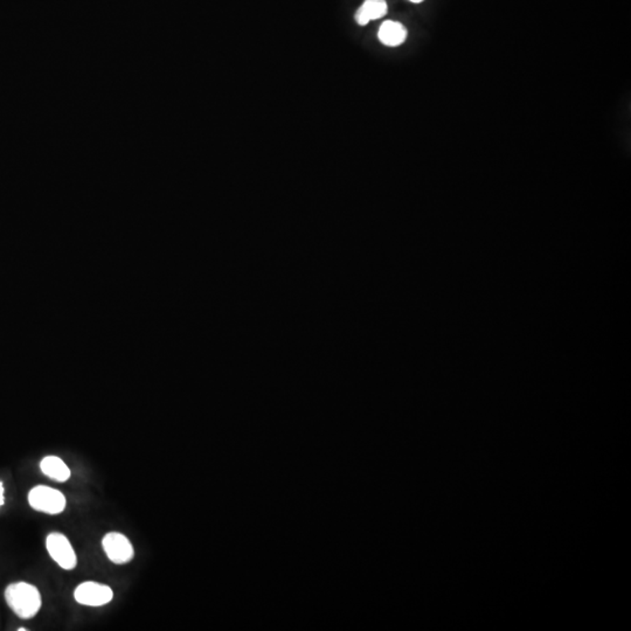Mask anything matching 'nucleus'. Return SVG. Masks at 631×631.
<instances>
[{"label": "nucleus", "instance_id": "1", "mask_svg": "<svg viewBox=\"0 0 631 631\" xmlns=\"http://www.w3.org/2000/svg\"><path fill=\"white\" fill-rule=\"evenodd\" d=\"M5 599L14 614L24 620L34 618L41 608L40 592L29 583H12L5 590Z\"/></svg>", "mask_w": 631, "mask_h": 631}, {"label": "nucleus", "instance_id": "2", "mask_svg": "<svg viewBox=\"0 0 631 631\" xmlns=\"http://www.w3.org/2000/svg\"><path fill=\"white\" fill-rule=\"evenodd\" d=\"M28 502L32 509L47 514H59L66 507V498L62 492L45 485H38L32 489L28 495Z\"/></svg>", "mask_w": 631, "mask_h": 631}, {"label": "nucleus", "instance_id": "3", "mask_svg": "<svg viewBox=\"0 0 631 631\" xmlns=\"http://www.w3.org/2000/svg\"><path fill=\"white\" fill-rule=\"evenodd\" d=\"M46 547L51 558L66 571H72L77 567V558L73 546L66 536L59 532L49 534L46 540Z\"/></svg>", "mask_w": 631, "mask_h": 631}, {"label": "nucleus", "instance_id": "4", "mask_svg": "<svg viewBox=\"0 0 631 631\" xmlns=\"http://www.w3.org/2000/svg\"><path fill=\"white\" fill-rule=\"evenodd\" d=\"M102 546L109 560L117 565L128 564L135 555V550L129 539L119 532L105 534L102 540Z\"/></svg>", "mask_w": 631, "mask_h": 631}, {"label": "nucleus", "instance_id": "5", "mask_svg": "<svg viewBox=\"0 0 631 631\" xmlns=\"http://www.w3.org/2000/svg\"><path fill=\"white\" fill-rule=\"evenodd\" d=\"M74 597L77 604L89 606V607H101L108 604L114 597L112 588L102 583H81L74 593Z\"/></svg>", "mask_w": 631, "mask_h": 631}, {"label": "nucleus", "instance_id": "6", "mask_svg": "<svg viewBox=\"0 0 631 631\" xmlns=\"http://www.w3.org/2000/svg\"><path fill=\"white\" fill-rule=\"evenodd\" d=\"M407 35H409V32L404 25L391 20L385 21L379 28V33H378L379 40L388 47H397V46L402 45L407 39Z\"/></svg>", "mask_w": 631, "mask_h": 631}, {"label": "nucleus", "instance_id": "7", "mask_svg": "<svg viewBox=\"0 0 631 631\" xmlns=\"http://www.w3.org/2000/svg\"><path fill=\"white\" fill-rule=\"evenodd\" d=\"M386 0H365L363 5L357 10L356 21L360 26H366L371 20H377L387 13Z\"/></svg>", "mask_w": 631, "mask_h": 631}, {"label": "nucleus", "instance_id": "8", "mask_svg": "<svg viewBox=\"0 0 631 631\" xmlns=\"http://www.w3.org/2000/svg\"><path fill=\"white\" fill-rule=\"evenodd\" d=\"M42 474L52 478L56 481H66L69 479L70 470L67 464L61 458L56 456H47L40 463Z\"/></svg>", "mask_w": 631, "mask_h": 631}, {"label": "nucleus", "instance_id": "9", "mask_svg": "<svg viewBox=\"0 0 631 631\" xmlns=\"http://www.w3.org/2000/svg\"><path fill=\"white\" fill-rule=\"evenodd\" d=\"M0 497H4V485L1 481H0Z\"/></svg>", "mask_w": 631, "mask_h": 631}, {"label": "nucleus", "instance_id": "10", "mask_svg": "<svg viewBox=\"0 0 631 631\" xmlns=\"http://www.w3.org/2000/svg\"><path fill=\"white\" fill-rule=\"evenodd\" d=\"M409 1H412V3H414V4H420V3H422V1H423V0H409Z\"/></svg>", "mask_w": 631, "mask_h": 631}, {"label": "nucleus", "instance_id": "11", "mask_svg": "<svg viewBox=\"0 0 631 631\" xmlns=\"http://www.w3.org/2000/svg\"><path fill=\"white\" fill-rule=\"evenodd\" d=\"M4 502H5V498H4V497H0V506L3 505Z\"/></svg>", "mask_w": 631, "mask_h": 631}, {"label": "nucleus", "instance_id": "12", "mask_svg": "<svg viewBox=\"0 0 631 631\" xmlns=\"http://www.w3.org/2000/svg\"><path fill=\"white\" fill-rule=\"evenodd\" d=\"M19 631H26V629H25V628H20V629H19Z\"/></svg>", "mask_w": 631, "mask_h": 631}]
</instances>
